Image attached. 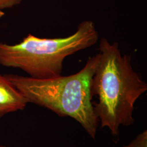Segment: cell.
<instances>
[{"label":"cell","mask_w":147,"mask_h":147,"mask_svg":"<svg viewBox=\"0 0 147 147\" xmlns=\"http://www.w3.org/2000/svg\"><path fill=\"white\" fill-rule=\"evenodd\" d=\"M23 0H0V8L5 9L11 8L21 3Z\"/></svg>","instance_id":"cell-6"},{"label":"cell","mask_w":147,"mask_h":147,"mask_svg":"<svg viewBox=\"0 0 147 147\" xmlns=\"http://www.w3.org/2000/svg\"><path fill=\"white\" fill-rule=\"evenodd\" d=\"M3 117V116H2V115H1V114H0V118H1V117Z\"/></svg>","instance_id":"cell-8"},{"label":"cell","mask_w":147,"mask_h":147,"mask_svg":"<svg viewBox=\"0 0 147 147\" xmlns=\"http://www.w3.org/2000/svg\"><path fill=\"white\" fill-rule=\"evenodd\" d=\"M98 55L91 86L98 101L92 104L101 127L117 136L121 125L134 124V105L147 91V84L132 68L131 56L121 53L118 43L102 38Z\"/></svg>","instance_id":"cell-1"},{"label":"cell","mask_w":147,"mask_h":147,"mask_svg":"<svg viewBox=\"0 0 147 147\" xmlns=\"http://www.w3.org/2000/svg\"><path fill=\"white\" fill-rule=\"evenodd\" d=\"M28 103L26 99L5 76L0 74V114L3 116L23 110Z\"/></svg>","instance_id":"cell-4"},{"label":"cell","mask_w":147,"mask_h":147,"mask_svg":"<svg viewBox=\"0 0 147 147\" xmlns=\"http://www.w3.org/2000/svg\"><path fill=\"white\" fill-rule=\"evenodd\" d=\"M0 147H5V146H0Z\"/></svg>","instance_id":"cell-9"},{"label":"cell","mask_w":147,"mask_h":147,"mask_svg":"<svg viewBox=\"0 0 147 147\" xmlns=\"http://www.w3.org/2000/svg\"><path fill=\"white\" fill-rule=\"evenodd\" d=\"M147 131L145 130L138 135L129 144L123 147H147Z\"/></svg>","instance_id":"cell-5"},{"label":"cell","mask_w":147,"mask_h":147,"mask_svg":"<svg viewBox=\"0 0 147 147\" xmlns=\"http://www.w3.org/2000/svg\"><path fill=\"white\" fill-rule=\"evenodd\" d=\"M98 59V53L89 57L80 71L66 76L39 79L15 74L5 76L28 103L73 118L94 139L99 120L92 101L91 86Z\"/></svg>","instance_id":"cell-2"},{"label":"cell","mask_w":147,"mask_h":147,"mask_svg":"<svg viewBox=\"0 0 147 147\" xmlns=\"http://www.w3.org/2000/svg\"><path fill=\"white\" fill-rule=\"evenodd\" d=\"M5 16V13L2 11V9H1V8H0V20L1 19V18L3 17V16Z\"/></svg>","instance_id":"cell-7"},{"label":"cell","mask_w":147,"mask_h":147,"mask_svg":"<svg viewBox=\"0 0 147 147\" xmlns=\"http://www.w3.org/2000/svg\"><path fill=\"white\" fill-rule=\"evenodd\" d=\"M94 22H81L73 34L64 38H42L28 34L20 42H0V64L20 69L30 77L48 79L61 75L65 58L98 42Z\"/></svg>","instance_id":"cell-3"}]
</instances>
